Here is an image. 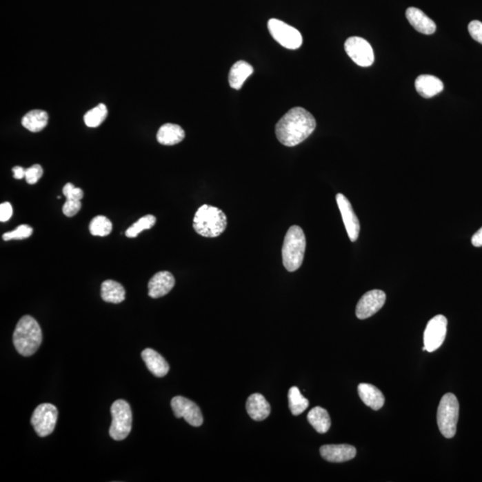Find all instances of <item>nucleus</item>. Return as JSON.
<instances>
[{"mask_svg":"<svg viewBox=\"0 0 482 482\" xmlns=\"http://www.w3.org/2000/svg\"><path fill=\"white\" fill-rule=\"evenodd\" d=\"M317 127L314 117L302 108H294L279 121L275 126L279 141L287 147L302 143Z\"/></svg>","mask_w":482,"mask_h":482,"instance_id":"f257e3e1","label":"nucleus"},{"mask_svg":"<svg viewBox=\"0 0 482 482\" xmlns=\"http://www.w3.org/2000/svg\"><path fill=\"white\" fill-rule=\"evenodd\" d=\"M14 348L23 357H31L41 347L42 332L34 318L24 315L18 321L13 335Z\"/></svg>","mask_w":482,"mask_h":482,"instance_id":"f03ea898","label":"nucleus"},{"mask_svg":"<svg viewBox=\"0 0 482 482\" xmlns=\"http://www.w3.org/2000/svg\"><path fill=\"white\" fill-rule=\"evenodd\" d=\"M227 227V217L221 209L213 205H203L196 212L193 228L198 234L205 238H217Z\"/></svg>","mask_w":482,"mask_h":482,"instance_id":"7ed1b4c3","label":"nucleus"},{"mask_svg":"<svg viewBox=\"0 0 482 482\" xmlns=\"http://www.w3.org/2000/svg\"><path fill=\"white\" fill-rule=\"evenodd\" d=\"M306 247L305 236L298 225L291 226L285 236L283 245V262L289 272H295L302 265Z\"/></svg>","mask_w":482,"mask_h":482,"instance_id":"20e7f679","label":"nucleus"},{"mask_svg":"<svg viewBox=\"0 0 482 482\" xmlns=\"http://www.w3.org/2000/svg\"><path fill=\"white\" fill-rule=\"evenodd\" d=\"M459 417V400L454 394H445L442 396L436 413L439 429L445 438L452 439L456 435Z\"/></svg>","mask_w":482,"mask_h":482,"instance_id":"39448f33","label":"nucleus"},{"mask_svg":"<svg viewBox=\"0 0 482 482\" xmlns=\"http://www.w3.org/2000/svg\"><path fill=\"white\" fill-rule=\"evenodd\" d=\"M111 414L109 435L114 441H123L129 436L132 427V413L129 403L123 399L117 400L111 406Z\"/></svg>","mask_w":482,"mask_h":482,"instance_id":"423d86ee","label":"nucleus"},{"mask_svg":"<svg viewBox=\"0 0 482 482\" xmlns=\"http://www.w3.org/2000/svg\"><path fill=\"white\" fill-rule=\"evenodd\" d=\"M268 29L272 38L281 46L289 50H298L303 43L301 33L294 27L278 19L268 22Z\"/></svg>","mask_w":482,"mask_h":482,"instance_id":"0eeeda50","label":"nucleus"},{"mask_svg":"<svg viewBox=\"0 0 482 482\" xmlns=\"http://www.w3.org/2000/svg\"><path fill=\"white\" fill-rule=\"evenodd\" d=\"M59 411L52 404H41L33 412L31 423L36 433L41 438L50 436L56 427Z\"/></svg>","mask_w":482,"mask_h":482,"instance_id":"6e6552de","label":"nucleus"},{"mask_svg":"<svg viewBox=\"0 0 482 482\" xmlns=\"http://www.w3.org/2000/svg\"><path fill=\"white\" fill-rule=\"evenodd\" d=\"M448 320L444 315L439 314L430 320L423 335L424 348L428 352L438 350L447 335Z\"/></svg>","mask_w":482,"mask_h":482,"instance_id":"1a4fd4ad","label":"nucleus"},{"mask_svg":"<svg viewBox=\"0 0 482 482\" xmlns=\"http://www.w3.org/2000/svg\"><path fill=\"white\" fill-rule=\"evenodd\" d=\"M345 50L348 57L362 68H368L374 62V53L371 45L362 38H348L345 42Z\"/></svg>","mask_w":482,"mask_h":482,"instance_id":"9d476101","label":"nucleus"},{"mask_svg":"<svg viewBox=\"0 0 482 482\" xmlns=\"http://www.w3.org/2000/svg\"><path fill=\"white\" fill-rule=\"evenodd\" d=\"M171 406L175 417L184 418L188 423L193 427L202 425L203 415L199 405L192 400L178 396L172 399Z\"/></svg>","mask_w":482,"mask_h":482,"instance_id":"9b49d317","label":"nucleus"},{"mask_svg":"<svg viewBox=\"0 0 482 482\" xmlns=\"http://www.w3.org/2000/svg\"><path fill=\"white\" fill-rule=\"evenodd\" d=\"M386 302V294L383 290H374L366 292L357 305L356 314L360 320L368 319L378 313Z\"/></svg>","mask_w":482,"mask_h":482,"instance_id":"f8f14e48","label":"nucleus"},{"mask_svg":"<svg viewBox=\"0 0 482 482\" xmlns=\"http://www.w3.org/2000/svg\"><path fill=\"white\" fill-rule=\"evenodd\" d=\"M336 200H337L338 207L339 211H341L342 219H343L345 228L347 230L348 237H350L351 241H357L360 232L359 218H357V214H354L350 200L345 198L343 194H337Z\"/></svg>","mask_w":482,"mask_h":482,"instance_id":"ddd939ff","label":"nucleus"},{"mask_svg":"<svg viewBox=\"0 0 482 482\" xmlns=\"http://www.w3.org/2000/svg\"><path fill=\"white\" fill-rule=\"evenodd\" d=\"M175 279L171 272L163 271L157 272L148 283V296L152 299H159L168 295L174 289Z\"/></svg>","mask_w":482,"mask_h":482,"instance_id":"4468645a","label":"nucleus"},{"mask_svg":"<svg viewBox=\"0 0 482 482\" xmlns=\"http://www.w3.org/2000/svg\"><path fill=\"white\" fill-rule=\"evenodd\" d=\"M321 456L330 463H344L354 459L357 456L356 448L353 445H325L320 448Z\"/></svg>","mask_w":482,"mask_h":482,"instance_id":"2eb2a0df","label":"nucleus"},{"mask_svg":"<svg viewBox=\"0 0 482 482\" xmlns=\"http://www.w3.org/2000/svg\"><path fill=\"white\" fill-rule=\"evenodd\" d=\"M145 366L151 374L157 378L165 377L168 374L170 366L166 360L152 348H145L141 353Z\"/></svg>","mask_w":482,"mask_h":482,"instance_id":"dca6fc26","label":"nucleus"},{"mask_svg":"<svg viewBox=\"0 0 482 482\" xmlns=\"http://www.w3.org/2000/svg\"><path fill=\"white\" fill-rule=\"evenodd\" d=\"M408 22L417 32L430 35L436 32V23L423 11L416 8H409L405 12Z\"/></svg>","mask_w":482,"mask_h":482,"instance_id":"f3484780","label":"nucleus"},{"mask_svg":"<svg viewBox=\"0 0 482 482\" xmlns=\"http://www.w3.org/2000/svg\"><path fill=\"white\" fill-rule=\"evenodd\" d=\"M245 408L250 416L257 421L265 420L271 413V405L265 396L259 393L252 394L248 399Z\"/></svg>","mask_w":482,"mask_h":482,"instance_id":"a211bd4d","label":"nucleus"},{"mask_svg":"<svg viewBox=\"0 0 482 482\" xmlns=\"http://www.w3.org/2000/svg\"><path fill=\"white\" fill-rule=\"evenodd\" d=\"M414 85L417 92L425 99L438 95L444 89V84L441 79L428 74L420 75L415 80Z\"/></svg>","mask_w":482,"mask_h":482,"instance_id":"6ab92c4d","label":"nucleus"},{"mask_svg":"<svg viewBox=\"0 0 482 482\" xmlns=\"http://www.w3.org/2000/svg\"><path fill=\"white\" fill-rule=\"evenodd\" d=\"M359 394L362 401L374 410H380L385 403L383 392L374 385L361 383L359 386Z\"/></svg>","mask_w":482,"mask_h":482,"instance_id":"aec40b11","label":"nucleus"},{"mask_svg":"<svg viewBox=\"0 0 482 482\" xmlns=\"http://www.w3.org/2000/svg\"><path fill=\"white\" fill-rule=\"evenodd\" d=\"M185 132L178 124L165 123L161 126L157 132V139L160 144L174 145L183 141Z\"/></svg>","mask_w":482,"mask_h":482,"instance_id":"412c9836","label":"nucleus"},{"mask_svg":"<svg viewBox=\"0 0 482 482\" xmlns=\"http://www.w3.org/2000/svg\"><path fill=\"white\" fill-rule=\"evenodd\" d=\"M253 66L243 60L235 63L230 68L229 74L230 86L234 90H241L245 80L253 74Z\"/></svg>","mask_w":482,"mask_h":482,"instance_id":"4be33fe9","label":"nucleus"},{"mask_svg":"<svg viewBox=\"0 0 482 482\" xmlns=\"http://www.w3.org/2000/svg\"><path fill=\"white\" fill-rule=\"evenodd\" d=\"M123 285L113 280H107L101 285V298L105 302L120 304L125 299Z\"/></svg>","mask_w":482,"mask_h":482,"instance_id":"5701e85b","label":"nucleus"},{"mask_svg":"<svg viewBox=\"0 0 482 482\" xmlns=\"http://www.w3.org/2000/svg\"><path fill=\"white\" fill-rule=\"evenodd\" d=\"M308 420L309 423L314 427V429L318 433H321V434H324V433L328 432L330 425H332V421H330L328 412L325 409L321 408V406H317V408L312 409L309 412Z\"/></svg>","mask_w":482,"mask_h":482,"instance_id":"b1692460","label":"nucleus"},{"mask_svg":"<svg viewBox=\"0 0 482 482\" xmlns=\"http://www.w3.org/2000/svg\"><path fill=\"white\" fill-rule=\"evenodd\" d=\"M48 115L43 110L30 111L23 117L22 124L24 128L32 132H39L47 126Z\"/></svg>","mask_w":482,"mask_h":482,"instance_id":"393cba45","label":"nucleus"},{"mask_svg":"<svg viewBox=\"0 0 482 482\" xmlns=\"http://www.w3.org/2000/svg\"><path fill=\"white\" fill-rule=\"evenodd\" d=\"M289 405L291 413L298 416L308 409L309 401L300 393L299 388L292 387L289 391Z\"/></svg>","mask_w":482,"mask_h":482,"instance_id":"a878e982","label":"nucleus"},{"mask_svg":"<svg viewBox=\"0 0 482 482\" xmlns=\"http://www.w3.org/2000/svg\"><path fill=\"white\" fill-rule=\"evenodd\" d=\"M108 114V108L104 104H99L98 107L90 109L84 115V123L90 128H97L107 118Z\"/></svg>","mask_w":482,"mask_h":482,"instance_id":"bb28decb","label":"nucleus"},{"mask_svg":"<svg viewBox=\"0 0 482 482\" xmlns=\"http://www.w3.org/2000/svg\"><path fill=\"white\" fill-rule=\"evenodd\" d=\"M112 230H113V224L104 215H99V217L93 218L90 223V232L93 236L106 237V236L110 234Z\"/></svg>","mask_w":482,"mask_h":482,"instance_id":"cd10ccee","label":"nucleus"},{"mask_svg":"<svg viewBox=\"0 0 482 482\" xmlns=\"http://www.w3.org/2000/svg\"><path fill=\"white\" fill-rule=\"evenodd\" d=\"M157 223V218L152 214L145 215V217L139 219L137 222L133 223L132 226L129 227L128 230L125 232L126 237L132 239L136 238L145 230H150L154 227V224Z\"/></svg>","mask_w":482,"mask_h":482,"instance_id":"c85d7f7f","label":"nucleus"},{"mask_svg":"<svg viewBox=\"0 0 482 482\" xmlns=\"http://www.w3.org/2000/svg\"><path fill=\"white\" fill-rule=\"evenodd\" d=\"M33 229L31 226L27 224H22L18 226L13 232H6L3 235V239L5 241H13V239H24L31 237L32 235Z\"/></svg>","mask_w":482,"mask_h":482,"instance_id":"c756f323","label":"nucleus"},{"mask_svg":"<svg viewBox=\"0 0 482 482\" xmlns=\"http://www.w3.org/2000/svg\"><path fill=\"white\" fill-rule=\"evenodd\" d=\"M63 194L66 200H81L83 198V190L75 187L74 184L66 183L63 188Z\"/></svg>","mask_w":482,"mask_h":482,"instance_id":"7c9ffc66","label":"nucleus"},{"mask_svg":"<svg viewBox=\"0 0 482 482\" xmlns=\"http://www.w3.org/2000/svg\"><path fill=\"white\" fill-rule=\"evenodd\" d=\"M43 175V169L41 165H33L31 168L26 169V180L28 184H35Z\"/></svg>","mask_w":482,"mask_h":482,"instance_id":"2f4dec72","label":"nucleus"},{"mask_svg":"<svg viewBox=\"0 0 482 482\" xmlns=\"http://www.w3.org/2000/svg\"><path fill=\"white\" fill-rule=\"evenodd\" d=\"M81 200H66L63 205V213L68 217H72L79 213L81 208Z\"/></svg>","mask_w":482,"mask_h":482,"instance_id":"473e14b6","label":"nucleus"},{"mask_svg":"<svg viewBox=\"0 0 482 482\" xmlns=\"http://www.w3.org/2000/svg\"><path fill=\"white\" fill-rule=\"evenodd\" d=\"M468 30L472 38L482 44V23L477 20L472 21L469 23Z\"/></svg>","mask_w":482,"mask_h":482,"instance_id":"72a5a7b5","label":"nucleus"},{"mask_svg":"<svg viewBox=\"0 0 482 482\" xmlns=\"http://www.w3.org/2000/svg\"><path fill=\"white\" fill-rule=\"evenodd\" d=\"M13 215V208L9 202L2 203L0 205V221L2 223L8 222Z\"/></svg>","mask_w":482,"mask_h":482,"instance_id":"f704fd0d","label":"nucleus"},{"mask_svg":"<svg viewBox=\"0 0 482 482\" xmlns=\"http://www.w3.org/2000/svg\"><path fill=\"white\" fill-rule=\"evenodd\" d=\"M472 243L476 248L482 247V227L475 233L472 239Z\"/></svg>","mask_w":482,"mask_h":482,"instance_id":"c9c22d12","label":"nucleus"},{"mask_svg":"<svg viewBox=\"0 0 482 482\" xmlns=\"http://www.w3.org/2000/svg\"><path fill=\"white\" fill-rule=\"evenodd\" d=\"M14 178L17 180H21V179L26 178V170H24L21 166H14L13 170Z\"/></svg>","mask_w":482,"mask_h":482,"instance_id":"e433bc0d","label":"nucleus"}]
</instances>
